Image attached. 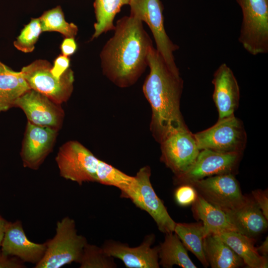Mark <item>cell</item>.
<instances>
[{"instance_id":"obj_31","label":"cell","mask_w":268,"mask_h":268,"mask_svg":"<svg viewBox=\"0 0 268 268\" xmlns=\"http://www.w3.org/2000/svg\"><path fill=\"white\" fill-rule=\"evenodd\" d=\"M252 199L262 211L265 218L268 220V190H256L252 192Z\"/></svg>"},{"instance_id":"obj_4","label":"cell","mask_w":268,"mask_h":268,"mask_svg":"<svg viewBox=\"0 0 268 268\" xmlns=\"http://www.w3.org/2000/svg\"><path fill=\"white\" fill-rule=\"evenodd\" d=\"M236 0L242 12L239 42L252 55L268 53V0Z\"/></svg>"},{"instance_id":"obj_7","label":"cell","mask_w":268,"mask_h":268,"mask_svg":"<svg viewBox=\"0 0 268 268\" xmlns=\"http://www.w3.org/2000/svg\"><path fill=\"white\" fill-rule=\"evenodd\" d=\"M189 184L199 196L227 214L236 211L248 200L232 173L206 177Z\"/></svg>"},{"instance_id":"obj_35","label":"cell","mask_w":268,"mask_h":268,"mask_svg":"<svg viewBox=\"0 0 268 268\" xmlns=\"http://www.w3.org/2000/svg\"><path fill=\"white\" fill-rule=\"evenodd\" d=\"M259 253L261 254V255L267 257L268 254V239L267 237L265 241L258 247H256Z\"/></svg>"},{"instance_id":"obj_13","label":"cell","mask_w":268,"mask_h":268,"mask_svg":"<svg viewBox=\"0 0 268 268\" xmlns=\"http://www.w3.org/2000/svg\"><path fill=\"white\" fill-rule=\"evenodd\" d=\"M61 105L42 93L30 89L16 100L14 107L21 109L28 121L31 123L59 131L62 126L65 116Z\"/></svg>"},{"instance_id":"obj_6","label":"cell","mask_w":268,"mask_h":268,"mask_svg":"<svg viewBox=\"0 0 268 268\" xmlns=\"http://www.w3.org/2000/svg\"><path fill=\"white\" fill-rule=\"evenodd\" d=\"M52 67L46 60H37L22 67L20 72L31 89L61 104L67 102L72 94L74 73L68 68L58 78L52 73Z\"/></svg>"},{"instance_id":"obj_11","label":"cell","mask_w":268,"mask_h":268,"mask_svg":"<svg viewBox=\"0 0 268 268\" xmlns=\"http://www.w3.org/2000/svg\"><path fill=\"white\" fill-rule=\"evenodd\" d=\"M160 144V160L172 171L174 178L191 168L200 151L194 134L188 129L171 134Z\"/></svg>"},{"instance_id":"obj_25","label":"cell","mask_w":268,"mask_h":268,"mask_svg":"<svg viewBox=\"0 0 268 268\" xmlns=\"http://www.w3.org/2000/svg\"><path fill=\"white\" fill-rule=\"evenodd\" d=\"M131 0H95L94 7L96 21L92 39L96 38L108 31L114 30L113 21L121 7L129 4Z\"/></svg>"},{"instance_id":"obj_15","label":"cell","mask_w":268,"mask_h":268,"mask_svg":"<svg viewBox=\"0 0 268 268\" xmlns=\"http://www.w3.org/2000/svg\"><path fill=\"white\" fill-rule=\"evenodd\" d=\"M154 241L155 235L151 234L135 247L112 240H107L102 247L109 255L121 260L127 268H159L158 246L151 247Z\"/></svg>"},{"instance_id":"obj_26","label":"cell","mask_w":268,"mask_h":268,"mask_svg":"<svg viewBox=\"0 0 268 268\" xmlns=\"http://www.w3.org/2000/svg\"><path fill=\"white\" fill-rule=\"evenodd\" d=\"M39 18L42 32H58L66 38H74L77 33V26L66 21L60 6L45 11Z\"/></svg>"},{"instance_id":"obj_36","label":"cell","mask_w":268,"mask_h":268,"mask_svg":"<svg viewBox=\"0 0 268 268\" xmlns=\"http://www.w3.org/2000/svg\"><path fill=\"white\" fill-rule=\"evenodd\" d=\"M7 222L0 215V247L4 236L5 229Z\"/></svg>"},{"instance_id":"obj_33","label":"cell","mask_w":268,"mask_h":268,"mask_svg":"<svg viewBox=\"0 0 268 268\" xmlns=\"http://www.w3.org/2000/svg\"><path fill=\"white\" fill-rule=\"evenodd\" d=\"M25 266L18 258L4 255L0 250V268H23Z\"/></svg>"},{"instance_id":"obj_28","label":"cell","mask_w":268,"mask_h":268,"mask_svg":"<svg viewBox=\"0 0 268 268\" xmlns=\"http://www.w3.org/2000/svg\"><path fill=\"white\" fill-rule=\"evenodd\" d=\"M79 264L80 268H117L114 258L107 254L102 247L88 243L84 248Z\"/></svg>"},{"instance_id":"obj_24","label":"cell","mask_w":268,"mask_h":268,"mask_svg":"<svg viewBox=\"0 0 268 268\" xmlns=\"http://www.w3.org/2000/svg\"><path fill=\"white\" fill-rule=\"evenodd\" d=\"M30 87L20 71L0 74V112L14 107L16 100Z\"/></svg>"},{"instance_id":"obj_34","label":"cell","mask_w":268,"mask_h":268,"mask_svg":"<svg viewBox=\"0 0 268 268\" xmlns=\"http://www.w3.org/2000/svg\"><path fill=\"white\" fill-rule=\"evenodd\" d=\"M77 49V44L72 37L65 38L61 45L62 55L68 57L74 54Z\"/></svg>"},{"instance_id":"obj_1","label":"cell","mask_w":268,"mask_h":268,"mask_svg":"<svg viewBox=\"0 0 268 268\" xmlns=\"http://www.w3.org/2000/svg\"><path fill=\"white\" fill-rule=\"evenodd\" d=\"M114 35L100 54L102 72L116 86L134 85L148 67V55L153 47L142 22L130 15L118 20Z\"/></svg>"},{"instance_id":"obj_20","label":"cell","mask_w":268,"mask_h":268,"mask_svg":"<svg viewBox=\"0 0 268 268\" xmlns=\"http://www.w3.org/2000/svg\"><path fill=\"white\" fill-rule=\"evenodd\" d=\"M241 258L250 268H268L267 257L261 255L255 246L253 238L236 231H227L217 234Z\"/></svg>"},{"instance_id":"obj_32","label":"cell","mask_w":268,"mask_h":268,"mask_svg":"<svg viewBox=\"0 0 268 268\" xmlns=\"http://www.w3.org/2000/svg\"><path fill=\"white\" fill-rule=\"evenodd\" d=\"M69 65L70 59L69 57L62 54L60 55L55 60L51 71L56 77L60 78L69 68Z\"/></svg>"},{"instance_id":"obj_19","label":"cell","mask_w":268,"mask_h":268,"mask_svg":"<svg viewBox=\"0 0 268 268\" xmlns=\"http://www.w3.org/2000/svg\"><path fill=\"white\" fill-rule=\"evenodd\" d=\"M194 217L202 223L205 235L236 231L227 213L211 205L198 195L192 204ZM237 232V231H236Z\"/></svg>"},{"instance_id":"obj_18","label":"cell","mask_w":268,"mask_h":268,"mask_svg":"<svg viewBox=\"0 0 268 268\" xmlns=\"http://www.w3.org/2000/svg\"><path fill=\"white\" fill-rule=\"evenodd\" d=\"M227 214L236 231L248 237L253 238L268 228V220L252 198H248L240 208Z\"/></svg>"},{"instance_id":"obj_29","label":"cell","mask_w":268,"mask_h":268,"mask_svg":"<svg viewBox=\"0 0 268 268\" xmlns=\"http://www.w3.org/2000/svg\"><path fill=\"white\" fill-rule=\"evenodd\" d=\"M42 32L39 17L32 18L13 42L14 47L24 53L32 52Z\"/></svg>"},{"instance_id":"obj_10","label":"cell","mask_w":268,"mask_h":268,"mask_svg":"<svg viewBox=\"0 0 268 268\" xmlns=\"http://www.w3.org/2000/svg\"><path fill=\"white\" fill-rule=\"evenodd\" d=\"M61 177L81 185L97 182L99 159L79 142L70 140L62 145L56 157Z\"/></svg>"},{"instance_id":"obj_21","label":"cell","mask_w":268,"mask_h":268,"mask_svg":"<svg viewBox=\"0 0 268 268\" xmlns=\"http://www.w3.org/2000/svg\"><path fill=\"white\" fill-rule=\"evenodd\" d=\"M204 250L209 265L212 268H237L245 265L242 259L217 234L207 235Z\"/></svg>"},{"instance_id":"obj_22","label":"cell","mask_w":268,"mask_h":268,"mask_svg":"<svg viewBox=\"0 0 268 268\" xmlns=\"http://www.w3.org/2000/svg\"><path fill=\"white\" fill-rule=\"evenodd\" d=\"M158 257L159 265L164 268H171L174 265L183 268H197L174 232L165 234L164 241L158 246Z\"/></svg>"},{"instance_id":"obj_37","label":"cell","mask_w":268,"mask_h":268,"mask_svg":"<svg viewBox=\"0 0 268 268\" xmlns=\"http://www.w3.org/2000/svg\"><path fill=\"white\" fill-rule=\"evenodd\" d=\"M11 70H12L11 69L0 62V74L9 72Z\"/></svg>"},{"instance_id":"obj_12","label":"cell","mask_w":268,"mask_h":268,"mask_svg":"<svg viewBox=\"0 0 268 268\" xmlns=\"http://www.w3.org/2000/svg\"><path fill=\"white\" fill-rule=\"evenodd\" d=\"M241 155L238 153H221L202 149L191 168L180 176L174 178V184H189L206 177L232 173Z\"/></svg>"},{"instance_id":"obj_30","label":"cell","mask_w":268,"mask_h":268,"mask_svg":"<svg viewBox=\"0 0 268 268\" xmlns=\"http://www.w3.org/2000/svg\"><path fill=\"white\" fill-rule=\"evenodd\" d=\"M197 197L198 194L195 189L190 184L181 185L176 189L174 193L176 201L182 206L192 204Z\"/></svg>"},{"instance_id":"obj_5","label":"cell","mask_w":268,"mask_h":268,"mask_svg":"<svg viewBox=\"0 0 268 268\" xmlns=\"http://www.w3.org/2000/svg\"><path fill=\"white\" fill-rule=\"evenodd\" d=\"M150 176L149 166L141 167L134 176V182L126 191L121 193V197L130 199L136 206L147 212L160 232L165 234L174 232L176 222L153 189Z\"/></svg>"},{"instance_id":"obj_17","label":"cell","mask_w":268,"mask_h":268,"mask_svg":"<svg viewBox=\"0 0 268 268\" xmlns=\"http://www.w3.org/2000/svg\"><path fill=\"white\" fill-rule=\"evenodd\" d=\"M213 99L218 113V119L234 115L240 98L238 82L231 69L222 64L213 74Z\"/></svg>"},{"instance_id":"obj_23","label":"cell","mask_w":268,"mask_h":268,"mask_svg":"<svg viewBox=\"0 0 268 268\" xmlns=\"http://www.w3.org/2000/svg\"><path fill=\"white\" fill-rule=\"evenodd\" d=\"M174 232L182 243L200 261L205 268L209 266L204 250V239L206 236L201 222L176 223Z\"/></svg>"},{"instance_id":"obj_3","label":"cell","mask_w":268,"mask_h":268,"mask_svg":"<svg viewBox=\"0 0 268 268\" xmlns=\"http://www.w3.org/2000/svg\"><path fill=\"white\" fill-rule=\"evenodd\" d=\"M55 236L46 242V249L35 268H59L80 263L86 238L77 233L74 219L66 216L57 223Z\"/></svg>"},{"instance_id":"obj_2","label":"cell","mask_w":268,"mask_h":268,"mask_svg":"<svg viewBox=\"0 0 268 268\" xmlns=\"http://www.w3.org/2000/svg\"><path fill=\"white\" fill-rule=\"evenodd\" d=\"M147 59L150 70L142 91L151 108L150 131L154 139L160 143L171 134L188 129L180 111L183 80L180 72L168 67L154 47Z\"/></svg>"},{"instance_id":"obj_16","label":"cell","mask_w":268,"mask_h":268,"mask_svg":"<svg viewBox=\"0 0 268 268\" xmlns=\"http://www.w3.org/2000/svg\"><path fill=\"white\" fill-rule=\"evenodd\" d=\"M0 247L4 255L35 265L42 259L46 249V242L36 243L28 239L19 220L7 222Z\"/></svg>"},{"instance_id":"obj_8","label":"cell","mask_w":268,"mask_h":268,"mask_svg":"<svg viewBox=\"0 0 268 268\" xmlns=\"http://www.w3.org/2000/svg\"><path fill=\"white\" fill-rule=\"evenodd\" d=\"M200 150L242 154L247 135L242 122L234 115L218 119L212 127L194 134Z\"/></svg>"},{"instance_id":"obj_14","label":"cell","mask_w":268,"mask_h":268,"mask_svg":"<svg viewBox=\"0 0 268 268\" xmlns=\"http://www.w3.org/2000/svg\"><path fill=\"white\" fill-rule=\"evenodd\" d=\"M58 131L28 121L20 156L24 167L37 170L53 149Z\"/></svg>"},{"instance_id":"obj_27","label":"cell","mask_w":268,"mask_h":268,"mask_svg":"<svg viewBox=\"0 0 268 268\" xmlns=\"http://www.w3.org/2000/svg\"><path fill=\"white\" fill-rule=\"evenodd\" d=\"M96 175L97 183L115 187L121 193L126 191L135 180L134 176H130L100 159Z\"/></svg>"},{"instance_id":"obj_9","label":"cell","mask_w":268,"mask_h":268,"mask_svg":"<svg viewBox=\"0 0 268 268\" xmlns=\"http://www.w3.org/2000/svg\"><path fill=\"white\" fill-rule=\"evenodd\" d=\"M130 15L145 22L153 36L156 50L161 55L168 67L179 72L173 53L179 49L166 32L164 25L163 6L160 0H131Z\"/></svg>"}]
</instances>
